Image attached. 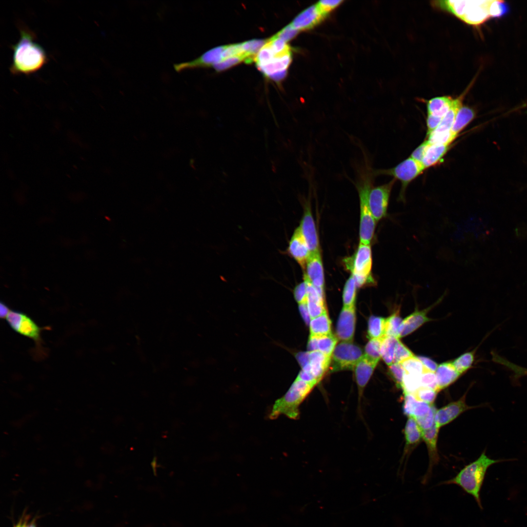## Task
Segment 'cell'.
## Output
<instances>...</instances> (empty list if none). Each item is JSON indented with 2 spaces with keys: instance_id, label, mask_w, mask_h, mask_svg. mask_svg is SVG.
Here are the masks:
<instances>
[{
  "instance_id": "1",
  "label": "cell",
  "mask_w": 527,
  "mask_h": 527,
  "mask_svg": "<svg viewBox=\"0 0 527 527\" xmlns=\"http://www.w3.org/2000/svg\"><path fill=\"white\" fill-rule=\"evenodd\" d=\"M13 74H31L39 70L47 62L46 53L34 41L30 32L21 30L19 41L13 46Z\"/></svg>"
},
{
  "instance_id": "2",
  "label": "cell",
  "mask_w": 527,
  "mask_h": 527,
  "mask_svg": "<svg viewBox=\"0 0 527 527\" xmlns=\"http://www.w3.org/2000/svg\"><path fill=\"white\" fill-rule=\"evenodd\" d=\"M503 461L504 460L490 458L485 450L477 459L465 466L454 478L446 483L459 486L472 495L481 506L479 493L486 470L491 465Z\"/></svg>"
},
{
  "instance_id": "3",
  "label": "cell",
  "mask_w": 527,
  "mask_h": 527,
  "mask_svg": "<svg viewBox=\"0 0 527 527\" xmlns=\"http://www.w3.org/2000/svg\"><path fill=\"white\" fill-rule=\"evenodd\" d=\"M372 171L367 166L362 171L355 184L359 194L360 207V243L365 244H370L376 223L372 215L368 203L369 193L373 186V180L375 177Z\"/></svg>"
},
{
  "instance_id": "4",
  "label": "cell",
  "mask_w": 527,
  "mask_h": 527,
  "mask_svg": "<svg viewBox=\"0 0 527 527\" xmlns=\"http://www.w3.org/2000/svg\"><path fill=\"white\" fill-rule=\"evenodd\" d=\"M314 386L296 378L286 393L275 401L269 418L274 419L280 415H284L289 418L296 419L299 417L300 405Z\"/></svg>"
},
{
  "instance_id": "5",
  "label": "cell",
  "mask_w": 527,
  "mask_h": 527,
  "mask_svg": "<svg viewBox=\"0 0 527 527\" xmlns=\"http://www.w3.org/2000/svg\"><path fill=\"white\" fill-rule=\"evenodd\" d=\"M425 170L422 163L409 157L392 168L373 169L372 172L374 177L386 175L392 176L395 180H399L401 183V189L398 199L405 202V193L407 186L422 174Z\"/></svg>"
},
{
  "instance_id": "6",
  "label": "cell",
  "mask_w": 527,
  "mask_h": 527,
  "mask_svg": "<svg viewBox=\"0 0 527 527\" xmlns=\"http://www.w3.org/2000/svg\"><path fill=\"white\" fill-rule=\"evenodd\" d=\"M372 263L370 244L359 243L356 253L351 258V263L346 262V264L357 287L375 284L371 275Z\"/></svg>"
},
{
  "instance_id": "7",
  "label": "cell",
  "mask_w": 527,
  "mask_h": 527,
  "mask_svg": "<svg viewBox=\"0 0 527 527\" xmlns=\"http://www.w3.org/2000/svg\"><path fill=\"white\" fill-rule=\"evenodd\" d=\"M11 328L19 334L32 340L36 347L42 348V340L41 332L43 329L40 327L25 313L11 310L5 319Z\"/></svg>"
},
{
  "instance_id": "8",
  "label": "cell",
  "mask_w": 527,
  "mask_h": 527,
  "mask_svg": "<svg viewBox=\"0 0 527 527\" xmlns=\"http://www.w3.org/2000/svg\"><path fill=\"white\" fill-rule=\"evenodd\" d=\"M362 349L351 342L343 341L337 344L332 354L333 368L336 369H351L363 358Z\"/></svg>"
},
{
  "instance_id": "9",
  "label": "cell",
  "mask_w": 527,
  "mask_h": 527,
  "mask_svg": "<svg viewBox=\"0 0 527 527\" xmlns=\"http://www.w3.org/2000/svg\"><path fill=\"white\" fill-rule=\"evenodd\" d=\"M395 181L392 179L386 183L372 186L370 189L368 196L369 206L376 222L386 215L391 192Z\"/></svg>"
},
{
  "instance_id": "10",
  "label": "cell",
  "mask_w": 527,
  "mask_h": 527,
  "mask_svg": "<svg viewBox=\"0 0 527 527\" xmlns=\"http://www.w3.org/2000/svg\"><path fill=\"white\" fill-rule=\"evenodd\" d=\"M492 0H465L460 20L470 25L478 26L491 18L490 8Z\"/></svg>"
},
{
  "instance_id": "11",
  "label": "cell",
  "mask_w": 527,
  "mask_h": 527,
  "mask_svg": "<svg viewBox=\"0 0 527 527\" xmlns=\"http://www.w3.org/2000/svg\"><path fill=\"white\" fill-rule=\"evenodd\" d=\"M466 394L464 395L459 400L437 409L435 423L439 428L450 423L465 411L476 407L466 404Z\"/></svg>"
},
{
  "instance_id": "12",
  "label": "cell",
  "mask_w": 527,
  "mask_h": 527,
  "mask_svg": "<svg viewBox=\"0 0 527 527\" xmlns=\"http://www.w3.org/2000/svg\"><path fill=\"white\" fill-rule=\"evenodd\" d=\"M299 227L307 243L310 255L320 253L318 234L309 202L304 205V213Z\"/></svg>"
},
{
  "instance_id": "13",
  "label": "cell",
  "mask_w": 527,
  "mask_h": 527,
  "mask_svg": "<svg viewBox=\"0 0 527 527\" xmlns=\"http://www.w3.org/2000/svg\"><path fill=\"white\" fill-rule=\"evenodd\" d=\"M355 305L343 307L337 324L336 337L345 342L353 340L355 326Z\"/></svg>"
},
{
  "instance_id": "14",
  "label": "cell",
  "mask_w": 527,
  "mask_h": 527,
  "mask_svg": "<svg viewBox=\"0 0 527 527\" xmlns=\"http://www.w3.org/2000/svg\"><path fill=\"white\" fill-rule=\"evenodd\" d=\"M287 251L302 269L304 270L310 253L299 226L294 232L289 241Z\"/></svg>"
},
{
  "instance_id": "15",
  "label": "cell",
  "mask_w": 527,
  "mask_h": 527,
  "mask_svg": "<svg viewBox=\"0 0 527 527\" xmlns=\"http://www.w3.org/2000/svg\"><path fill=\"white\" fill-rule=\"evenodd\" d=\"M304 271V276L318 291L324 293V272L320 253L310 255Z\"/></svg>"
},
{
  "instance_id": "16",
  "label": "cell",
  "mask_w": 527,
  "mask_h": 527,
  "mask_svg": "<svg viewBox=\"0 0 527 527\" xmlns=\"http://www.w3.org/2000/svg\"><path fill=\"white\" fill-rule=\"evenodd\" d=\"M224 48L225 46L214 48L192 61L174 64L175 70L180 72L188 69L213 65L222 60Z\"/></svg>"
},
{
  "instance_id": "17",
  "label": "cell",
  "mask_w": 527,
  "mask_h": 527,
  "mask_svg": "<svg viewBox=\"0 0 527 527\" xmlns=\"http://www.w3.org/2000/svg\"><path fill=\"white\" fill-rule=\"evenodd\" d=\"M331 357L319 351H309V362L302 369L309 371L319 381L327 370Z\"/></svg>"
},
{
  "instance_id": "18",
  "label": "cell",
  "mask_w": 527,
  "mask_h": 527,
  "mask_svg": "<svg viewBox=\"0 0 527 527\" xmlns=\"http://www.w3.org/2000/svg\"><path fill=\"white\" fill-rule=\"evenodd\" d=\"M377 365L363 356L354 367L360 399Z\"/></svg>"
},
{
  "instance_id": "19",
  "label": "cell",
  "mask_w": 527,
  "mask_h": 527,
  "mask_svg": "<svg viewBox=\"0 0 527 527\" xmlns=\"http://www.w3.org/2000/svg\"><path fill=\"white\" fill-rule=\"evenodd\" d=\"M404 433L405 442L404 456L409 453L423 440V434L422 430L412 417H408Z\"/></svg>"
},
{
  "instance_id": "20",
  "label": "cell",
  "mask_w": 527,
  "mask_h": 527,
  "mask_svg": "<svg viewBox=\"0 0 527 527\" xmlns=\"http://www.w3.org/2000/svg\"><path fill=\"white\" fill-rule=\"evenodd\" d=\"M324 15L317 5H313L299 14L291 24L297 30L308 29L319 22Z\"/></svg>"
},
{
  "instance_id": "21",
  "label": "cell",
  "mask_w": 527,
  "mask_h": 527,
  "mask_svg": "<svg viewBox=\"0 0 527 527\" xmlns=\"http://www.w3.org/2000/svg\"><path fill=\"white\" fill-rule=\"evenodd\" d=\"M429 321L426 310L415 311L403 320L400 327L399 338L408 335Z\"/></svg>"
},
{
  "instance_id": "22",
  "label": "cell",
  "mask_w": 527,
  "mask_h": 527,
  "mask_svg": "<svg viewBox=\"0 0 527 527\" xmlns=\"http://www.w3.org/2000/svg\"><path fill=\"white\" fill-rule=\"evenodd\" d=\"M291 61L290 52L275 55L274 58L266 64L258 66V68L265 76H270L278 72L287 71V69Z\"/></svg>"
},
{
  "instance_id": "23",
  "label": "cell",
  "mask_w": 527,
  "mask_h": 527,
  "mask_svg": "<svg viewBox=\"0 0 527 527\" xmlns=\"http://www.w3.org/2000/svg\"><path fill=\"white\" fill-rule=\"evenodd\" d=\"M439 428L435 423L429 429L422 430L423 440L426 444L429 459V469L437 464L439 460L437 449V440Z\"/></svg>"
},
{
  "instance_id": "24",
  "label": "cell",
  "mask_w": 527,
  "mask_h": 527,
  "mask_svg": "<svg viewBox=\"0 0 527 527\" xmlns=\"http://www.w3.org/2000/svg\"><path fill=\"white\" fill-rule=\"evenodd\" d=\"M435 374L439 391L454 383L461 375L456 370L452 363H444L439 365Z\"/></svg>"
},
{
  "instance_id": "25",
  "label": "cell",
  "mask_w": 527,
  "mask_h": 527,
  "mask_svg": "<svg viewBox=\"0 0 527 527\" xmlns=\"http://www.w3.org/2000/svg\"><path fill=\"white\" fill-rule=\"evenodd\" d=\"M451 144H429L422 162L425 169L437 165L441 162L449 150Z\"/></svg>"
},
{
  "instance_id": "26",
  "label": "cell",
  "mask_w": 527,
  "mask_h": 527,
  "mask_svg": "<svg viewBox=\"0 0 527 527\" xmlns=\"http://www.w3.org/2000/svg\"><path fill=\"white\" fill-rule=\"evenodd\" d=\"M466 93V91L457 98L453 99L448 111L443 118L439 125L433 132H447L451 131L457 114L459 109L463 105V101Z\"/></svg>"
},
{
  "instance_id": "27",
  "label": "cell",
  "mask_w": 527,
  "mask_h": 527,
  "mask_svg": "<svg viewBox=\"0 0 527 527\" xmlns=\"http://www.w3.org/2000/svg\"><path fill=\"white\" fill-rule=\"evenodd\" d=\"M454 99L449 96L433 98L426 101L427 114L443 118L450 108Z\"/></svg>"
},
{
  "instance_id": "28",
  "label": "cell",
  "mask_w": 527,
  "mask_h": 527,
  "mask_svg": "<svg viewBox=\"0 0 527 527\" xmlns=\"http://www.w3.org/2000/svg\"><path fill=\"white\" fill-rule=\"evenodd\" d=\"M476 112L473 109L462 105L459 109L451 129L452 133L457 137L466 127L475 118Z\"/></svg>"
},
{
  "instance_id": "29",
  "label": "cell",
  "mask_w": 527,
  "mask_h": 527,
  "mask_svg": "<svg viewBox=\"0 0 527 527\" xmlns=\"http://www.w3.org/2000/svg\"><path fill=\"white\" fill-rule=\"evenodd\" d=\"M331 321L327 312L311 319L309 329L311 336H322L331 334Z\"/></svg>"
},
{
  "instance_id": "30",
  "label": "cell",
  "mask_w": 527,
  "mask_h": 527,
  "mask_svg": "<svg viewBox=\"0 0 527 527\" xmlns=\"http://www.w3.org/2000/svg\"><path fill=\"white\" fill-rule=\"evenodd\" d=\"M386 318L371 316L368 322L367 335L370 339H383L385 336Z\"/></svg>"
},
{
  "instance_id": "31",
  "label": "cell",
  "mask_w": 527,
  "mask_h": 527,
  "mask_svg": "<svg viewBox=\"0 0 527 527\" xmlns=\"http://www.w3.org/2000/svg\"><path fill=\"white\" fill-rule=\"evenodd\" d=\"M399 339L392 336H385L381 345V358L389 365L393 363L395 351Z\"/></svg>"
},
{
  "instance_id": "32",
  "label": "cell",
  "mask_w": 527,
  "mask_h": 527,
  "mask_svg": "<svg viewBox=\"0 0 527 527\" xmlns=\"http://www.w3.org/2000/svg\"><path fill=\"white\" fill-rule=\"evenodd\" d=\"M267 41L263 40H252L242 43L243 50L246 63H251L255 59L261 49L264 46Z\"/></svg>"
},
{
  "instance_id": "33",
  "label": "cell",
  "mask_w": 527,
  "mask_h": 527,
  "mask_svg": "<svg viewBox=\"0 0 527 527\" xmlns=\"http://www.w3.org/2000/svg\"><path fill=\"white\" fill-rule=\"evenodd\" d=\"M315 337L316 351H319L328 356L331 357L337 345L338 338L332 334Z\"/></svg>"
},
{
  "instance_id": "34",
  "label": "cell",
  "mask_w": 527,
  "mask_h": 527,
  "mask_svg": "<svg viewBox=\"0 0 527 527\" xmlns=\"http://www.w3.org/2000/svg\"><path fill=\"white\" fill-rule=\"evenodd\" d=\"M383 339H370L365 346L364 356L369 360L378 364L381 358V345Z\"/></svg>"
},
{
  "instance_id": "35",
  "label": "cell",
  "mask_w": 527,
  "mask_h": 527,
  "mask_svg": "<svg viewBox=\"0 0 527 527\" xmlns=\"http://www.w3.org/2000/svg\"><path fill=\"white\" fill-rule=\"evenodd\" d=\"M357 287L355 280L351 275L346 281L344 288L343 294L344 307L355 305Z\"/></svg>"
},
{
  "instance_id": "36",
  "label": "cell",
  "mask_w": 527,
  "mask_h": 527,
  "mask_svg": "<svg viewBox=\"0 0 527 527\" xmlns=\"http://www.w3.org/2000/svg\"><path fill=\"white\" fill-rule=\"evenodd\" d=\"M400 364L405 372L409 374L421 375L426 370L421 360L415 356L404 360Z\"/></svg>"
},
{
  "instance_id": "37",
  "label": "cell",
  "mask_w": 527,
  "mask_h": 527,
  "mask_svg": "<svg viewBox=\"0 0 527 527\" xmlns=\"http://www.w3.org/2000/svg\"><path fill=\"white\" fill-rule=\"evenodd\" d=\"M474 351L465 353L452 362L456 370L460 374L471 367L474 360Z\"/></svg>"
},
{
  "instance_id": "38",
  "label": "cell",
  "mask_w": 527,
  "mask_h": 527,
  "mask_svg": "<svg viewBox=\"0 0 527 527\" xmlns=\"http://www.w3.org/2000/svg\"><path fill=\"white\" fill-rule=\"evenodd\" d=\"M421 387L420 375L409 374L405 372L402 387L404 393L413 394Z\"/></svg>"
},
{
  "instance_id": "39",
  "label": "cell",
  "mask_w": 527,
  "mask_h": 527,
  "mask_svg": "<svg viewBox=\"0 0 527 527\" xmlns=\"http://www.w3.org/2000/svg\"><path fill=\"white\" fill-rule=\"evenodd\" d=\"M402 319L399 312H396L386 318L385 336H392L399 339L400 327Z\"/></svg>"
},
{
  "instance_id": "40",
  "label": "cell",
  "mask_w": 527,
  "mask_h": 527,
  "mask_svg": "<svg viewBox=\"0 0 527 527\" xmlns=\"http://www.w3.org/2000/svg\"><path fill=\"white\" fill-rule=\"evenodd\" d=\"M437 409L431 405L429 411L426 415L415 419L422 430L430 428L435 424V416Z\"/></svg>"
},
{
  "instance_id": "41",
  "label": "cell",
  "mask_w": 527,
  "mask_h": 527,
  "mask_svg": "<svg viewBox=\"0 0 527 527\" xmlns=\"http://www.w3.org/2000/svg\"><path fill=\"white\" fill-rule=\"evenodd\" d=\"M437 392V391L432 389L421 386L413 394L418 401L433 404L436 398Z\"/></svg>"
},
{
  "instance_id": "42",
  "label": "cell",
  "mask_w": 527,
  "mask_h": 527,
  "mask_svg": "<svg viewBox=\"0 0 527 527\" xmlns=\"http://www.w3.org/2000/svg\"><path fill=\"white\" fill-rule=\"evenodd\" d=\"M508 11V4L505 1L492 0L490 8L491 18H500L507 15Z\"/></svg>"
},
{
  "instance_id": "43",
  "label": "cell",
  "mask_w": 527,
  "mask_h": 527,
  "mask_svg": "<svg viewBox=\"0 0 527 527\" xmlns=\"http://www.w3.org/2000/svg\"><path fill=\"white\" fill-rule=\"evenodd\" d=\"M421 386L439 391L437 380L434 372L425 370L420 375Z\"/></svg>"
},
{
  "instance_id": "44",
  "label": "cell",
  "mask_w": 527,
  "mask_h": 527,
  "mask_svg": "<svg viewBox=\"0 0 527 527\" xmlns=\"http://www.w3.org/2000/svg\"><path fill=\"white\" fill-rule=\"evenodd\" d=\"M388 372L395 383L397 387L402 388L405 370L402 365L398 363H393L388 365Z\"/></svg>"
},
{
  "instance_id": "45",
  "label": "cell",
  "mask_w": 527,
  "mask_h": 527,
  "mask_svg": "<svg viewBox=\"0 0 527 527\" xmlns=\"http://www.w3.org/2000/svg\"><path fill=\"white\" fill-rule=\"evenodd\" d=\"M413 356V353L399 340L396 346L393 363L400 364L404 360Z\"/></svg>"
},
{
  "instance_id": "46",
  "label": "cell",
  "mask_w": 527,
  "mask_h": 527,
  "mask_svg": "<svg viewBox=\"0 0 527 527\" xmlns=\"http://www.w3.org/2000/svg\"><path fill=\"white\" fill-rule=\"evenodd\" d=\"M404 394V401L403 405V413L408 416L411 417L415 406L418 402L413 394L405 393Z\"/></svg>"
},
{
  "instance_id": "47",
  "label": "cell",
  "mask_w": 527,
  "mask_h": 527,
  "mask_svg": "<svg viewBox=\"0 0 527 527\" xmlns=\"http://www.w3.org/2000/svg\"><path fill=\"white\" fill-rule=\"evenodd\" d=\"M243 61H244L242 57L234 56L222 60L214 64L213 66L216 70L222 71L235 65Z\"/></svg>"
},
{
  "instance_id": "48",
  "label": "cell",
  "mask_w": 527,
  "mask_h": 527,
  "mask_svg": "<svg viewBox=\"0 0 527 527\" xmlns=\"http://www.w3.org/2000/svg\"><path fill=\"white\" fill-rule=\"evenodd\" d=\"M293 293L294 298L298 304L307 302V288L304 281L296 286Z\"/></svg>"
},
{
  "instance_id": "49",
  "label": "cell",
  "mask_w": 527,
  "mask_h": 527,
  "mask_svg": "<svg viewBox=\"0 0 527 527\" xmlns=\"http://www.w3.org/2000/svg\"><path fill=\"white\" fill-rule=\"evenodd\" d=\"M429 145V143L427 140L424 141L412 152L410 157L415 161L422 163L423 160Z\"/></svg>"
},
{
  "instance_id": "50",
  "label": "cell",
  "mask_w": 527,
  "mask_h": 527,
  "mask_svg": "<svg viewBox=\"0 0 527 527\" xmlns=\"http://www.w3.org/2000/svg\"><path fill=\"white\" fill-rule=\"evenodd\" d=\"M298 31V30L290 24L284 28L275 36L286 42L293 39L296 35Z\"/></svg>"
},
{
  "instance_id": "51",
  "label": "cell",
  "mask_w": 527,
  "mask_h": 527,
  "mask_svg": "<svg viewBox=\"0 0 527 527\" xmlns=\"http://www.w3.org/2000/svg\"><path fill=\"white\" fill-rule=\"evenodd\" d=\"M431 405L418 401L411 417L416 419L426 415L429 411Z\"/></svg>"
},
{
  "instance_id": "52",
  "label": "cell",
  "mask_w": 527,
  "mask_h": 527,
  "mask_svg": "<svg viewBox=\"0 0 527 527\" xmlns=\"http://www.w3.org/2000/svg\"><path fill=\"white\" fill-rule=\"evenodd\" d=\"M342 2V0H323L320 1L317 5L321 12L324 15L336 7Z\"/></svg>"
},
{
  "instance_id": "53",
  "label": "cell",
  "mask_w": 527,
  "mask_h": 527,
  "mask_svg": "<svg viewBox=\"0 0 527 527\" xmlns=\"http://www.w3.org/2000/svg\"><path fill=\"white\" fill-rule=\"evenodd\" d=\"M443 118L427 114L426 120L427 136L434 131L440 124Z\"/></svg>"
},
{
  "instance_id": "54",
  "label": "cell",
  "mask_w": 527,
  "mask_h": 527,
  "mask_svg": "<svg viewBox=\"0 0 527 527\" xmlns=\"http://www.w3.org/2000/svg\"><path fill=\"white\" fill-rule=\"evenodd\" d=\"M418 358L421 360L426 370L434 372L436 371L438 365L434 361L426 357L419 356Z\"/></svg>"
},
{
  "instance_id": "55",
  "label": "cell",
  "mask_w": 527,
  "mask_h": 527,
  "mask_svg": "<svg viewBox=\"0 0 527 527\" xmlns=\"http://www.w3.org/2000/svg\"><path fill=\"white\" fill-rule=\"evenodd\" d=\"M299 308L302 317L306 324H309L311 319L309 316L307 303L299 304Z\"/></svg>"
},
{
  "instance_id": "56",
  "label": "cell",
  "mask_w": 527,
  "mask_h": 527,
  "mask_svg": "<svg viewBox=\"0 0 527 527\" xmlns=\"http://www.w3.org/2000/svg\"><path fill=\"white\" fill-rule=\"evenodd\" d=\"M296 358L302 368H303L308 364L309 351L299 352L296 354Z\"/></svg>"
},
{
  "instance_id": "57",
  "label": "cell",
  "mask_w": 527,
  "mask_h": 527,
  "mask_svg": "<svg viewBox=\"0 0 527 527\" xmlns=\"http://www.w3.org/2000/svg\"><path fill=\"white\" fill-rule=\"evenodd\" d=\"M14 527H36L34 521L27 516H23Z\"/></svg>"
},
{
  "instance_id": "58",
  "label": "cell",
  "mask_w": 527,
  "mask_h": 527,
  "mask_svg": "<svg viewBox=\"0 0 527 527\" xmlns=\"http://www.w3.org/2000/svg\"><path fill=\"white\" fill-rule=\"evenodd\" d=\"M11 309L4 302L0 303V317L2 319H5L9 313Z\"/></svg>"
},
{
  "instance_id": "59",
  "label": "cell",
  "mask_w": 527,
  "mask_h": 527,
  "mask_svg": "<svg viewBox=\"0 0 527 527\" xmlns=\"http://www.w3.org/2000/svg\"><path fill=\"white\" fill-rule=\"evenodd\" d=\"M286 70L278 72L272 74L268 78L275 81H280L285 78L286 75Z\"/></svg>"
},
{
  "instance_id": "60",
  "label": "cell",
  "mask_w": 527,
  "mask_h": 527,
  "mask_svg": "<svg viewBox=\"0 0 527 527\" xmlns=\"http://www.w3.org/2000/svg\"><path fill=\"white\" fill-rule=\"evenodd\" d=\"M244 508V507H243V505H237L234 506V507H232L231 509L232 511L234 513H239L240 512H242Z\"/></svg>"
}]
</instances>
